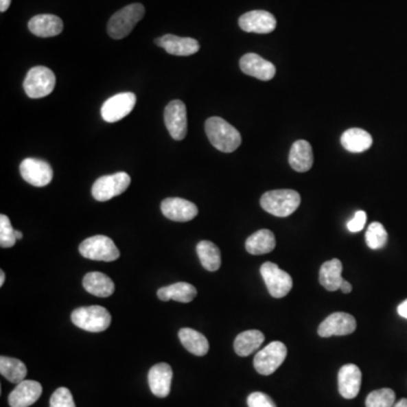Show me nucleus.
Instances as JSON below:
<instances>
[{
  "label": "nucleus",
  "instance_id": "f257e3e1",
  "mask_svg": "<svg viewBox=\"0 0 407 407\" xmlns=\"http://www.w3.org/2000/svg\"><path fill=\"white\" fill-rule=\"evenodd\" d=\"M205 130L211 144L223 153H232L235 151L242 141L237 129L220 117H211L207 119Z\"/></svg>",
  "mask_w": 407,
  "mask_h": 407
},
{
  "label": "nucleus",
  "instance_id": "cd10ccee",
  "mask_svg": "<svg viewBox=\"0 0 407 407\" xmlns=\"http://www.w3.org/2000/svg\"><path fill=\"white\" fill-rule=\"evenodd\" d=\"M276 247L275 235L270 230H259L251 234L246 241V249L251 255H265L272 253Z\"/></svg>",
  "mask_w": 407,
  "mask_h": 407
},
{
  "label": "nucleus",
  "instance_id": "6ab92c4d",
  "mask_svg": "<svg viewBox=\"0 0 407 407\" xmlns=\"http://www.w3.org/2000/svg\"><path fill=\"white\" fill-rule=\"evenodd\" d=\"M362 373L356 364H345L338 372V391L347 399H353L359 395Z\"/></svg>",
  "mask_w": 407,
  "mask_h": 407
},
{
  "label": "nucleus",
  "instance_id": "58836bf2",
  "mask_svg": "<svg viewBox=\"0 0 407 407\" xmlns=\"http://www.w3.org/2000/svg\"><path fill=\"white\" fill-rule=\"evenodd\" d=\"M340 290H342L343 293L347 294V293H351V292H352V286H351V284H349L347 281L344 279L343 283H342V286H340Z\"/></svg>",
  "mask_w": 407,
  "mask_h": 407
},
{
  "label": "nucleus",
  "instance_id": "37998d69",
  "mask_svg": "<svg viewBox=\"0 0 407 407\" xmlns=\"http://www.w3.org/2000/svg\"><path fill=\"white\" fill-rule=\"evenodd\" d=\"M15 237H16L17 240H21V239H23L22 232L17 231V230H15Z\"/></svg>",
  "mask_w": 407,
  "mask_h": 407
},
{
  "label": "nucleus",
  "instance_id": "7ed1b4c3",
  "mask_svg": "<svg viewBox=\"0 0 407 407\" xmlns=\"http://www.w3.org/2000/svg\"><path fill=\"white\" fill-rule=\"evenodd\" d=\"M144 15L145 8L141 3H132L124 7L110 19L106 27L108 34L113 39H124L132 33L136 24L141 21Z\"/></svg>",
  "mask_w": 407,
  "mask_h": 407
},
{
  "label": "nucleus",
  "instance_id": "a878e982",
  "mask_svg": "<svg viewBox=\"0 0 407 407\" xmlns=\"http://www.w3.org/2000/svg\"><path fill=\"white\" fill-rule=\"evenodd\" d=\"M340 144L351 153H362L371 148L372 137L363 129H347L340 137Z\"/></svg>",
  "mask_w": 407,
  "mask_h": 407
},
{
  "label": "nucleus",
  "instance_id": "4c0bfd02",
  "mask_svg": "<svg viewBox=\"0 0 407 407\" xmlns=\"http://www.w3.org/2000/svg\"><path fill=\"white\" fill-rule=\"evenodd\" d=\"M397 312L401 317L407 319V299L404 302H402L401 305H398Z\"/></svg>",
  "mask_w": 407,
  "mask_h": 407
},
{
  "label": "nucleus",
  "instance_id": "0eeeda50",
  "mask_svg": "<svg viewBox=\"0 0 407 407\" xmlns=\"http://www.w3.org/2000/svg\"><path fill=\"white\" fill-rule=\"evenodd\" d=\"M288 356V349L282 342H272L257 353L253 366L260 375H270L282 366Z\"/></svg>",
  "mask_w": 407,
  "mask_h": 407
},
{
  "label": "nucleus",
  "instance_id": "bb28decb",
  "mask_svg": "<svg viewBox=\"0 0 407 407\" xmlns=\"http://www.w3.org/2000/svg\"><path fill=\"white\" fill-rule=\"evenodd\" d=\"M178 335L183 347L194 356H204L209 352V340L197 330L191 328H181Z\"/></svg>",
  "mask_w": 407,
  "mask_h": 407
},
{
  "label": "nucleus",
  "instance_id": "72a5a7b5",
  "mask_svg": "<svg viewBox=\"0 0 407 407\" xmlns=\"http://www.w3.org/2000/svg\"><path fill=\"white\" fill-rule=\"evenodd\" d=\"M16 240L15 230L10 224V218L6 215H0V247H14Z\"/></svg>",
  "mask_w": 407,
  "mask_h": 407
},
{
  "label": "nucleus",
  "instance_id": "6e6552de",
  "mask_svg": "<svg viewBox=\"0 0 407 407\" xmlns=\"http://www.w3.org/2000/svg\"><path fill=\"white\" fill-rule=\"evenodd\" d=\"M132 179L126 172L103 176L94 183L92 187V195L99 202H108L113 197L125 193Z\"/></svg>",
  "mask_w": 407,
  "mask_h": 407
},
{
  "label": "nucleus",
  "instance_id": "79ce46f5",
  "mask_svg": "<svg viewBox=\"0 0 407 407\" xmlns=\"http://www.w3.org/2000/svg\"><path fill=\"white\" fill-rule=\"evenodd\" d=\"M5 279H6L5 272H3V270H0V286H3V283H5Z\"/></svg>",
  "mask_w": 407,
  "mask_h": 407
},
{
  "label": "nucleus",
  "instance_id": "7c9ffc66",
  "mask_svg": "<svg viewBox=\"0 0 407 407\" xmlns=\"http://www.w3.org/2000/svg\"><path fill=\"white\" fill-rule=\"evenodd\" d=\"M0 373L8 382L19 385L25 379L26 375H27V369L20 360L3 356L0 358Z\"/></svg>",
  "mask_w": 407,
  "mask_h": 407
},
{
  "label": "nucleus",
  "instance_id": "f8f14e48",
  "mask_svg": "<svg viewBox=\"0 0 407 407\" xmlns=\"http://www.w3.org/2000/svg\"><path fill=\"white\" fill-rule=\"evenodd\" d=\"M164 122L176 141H183L187 135V109L185 103L174 100L167 104L164 111Z\"/></svg>",
  "mask_w": 407,
  "mask_h": 407
},
{
  "label": "nucleus",
  "instance_id": "c756f323",
  "mask_svg": "<svg viewBox=\"0 0 407 407\" xmlns=\"http://www.w3.org/2000/svg\"><path fill=\"white\" fill-rule=\"evenodd\" d=\"M197 255L202 267L209 272H216L221 267V251L211 241H200L197 244Z\"/></svg>",
  "mask_w": 407,
  "mask_h": 407
},
{
  "label": "nucleus",
  "instance_id": "473e14b6",
  "mask_svg": "<svg viewBox=\"0 0 407 407\" xmlns=\"http://www.w3.org/2000/svg\"><path fill=\"white\" fill-rule=\"evenodd\" d=\"M396 395L391 388H382L373 391L368 395L367 407H393L395 405Z\"/></svg>",
  "mask_w": 407,
  "mask_h": 407
},
{
  "label": "nucleus",
  "instance_id": "2f4dec72",
  "mask_svg": "<svg viewBox=\"0 0 407 407\" xmlns=\"http://www.w3.org/2000/svg\"><path fill=\"white\" fill-rule=\"evenodd\" d=\"M367 244L369 248L373 251L382 249L385 247L388 241V233L384 225L379 222H373L369 225L368 231L366 233Z\"/></svg>",
  "mask_w": 407,
  "mask_h": 407
},
{
  "label": "nucleus",
  "instance_id": "4be33fe9",
  "mask_svg": "<svg viewBox=\"0 0 407 407\" xmlns=\"http://www.w3.org/2000/svg\"><path fill=\"white\" fill-rule=\"evenodd\" d=\"M289 163L296 172H308L314 165V152L307 141H296L292 145Z\"/></svg>",
  "mask_w": 407,
  "mask_h": 407
},
{
  "label": "nucleus",
  "instance_id": "f3484780",
  "mask_svg": "<svg viewBox=\"0 0 407 407\" xmlns=\"http://www.w3.org/2000/svg\"><path fill=\"white\" fill-rule=\"evenodd\" d=\"M174 371L167 363H157L148 372V385L156 397L169 396L171 391Z\"/></svg>",
  "mask_w": 407,
  "mask_h": 407
},
{
  "label": "nucleus",
  "instance_id": "e433bc0d",
  "mask_svg": "<svg viewBox=\"0 0 407 407\" xmlns=\"http://www.w3.org/2000/svg\"><path fill=\"white\" fill-rule=\"evenodd\" d=\"M366 222L367 213L363 212V211H359V212L356 213L354 218L347 223V229H349V231L356 233V232H360L364 228Z\"/></svg>",
  "mask_w": 407,
  "mask_h": 407
},
{
  "label": "nucleus",
  "instance_id": "f03ea898",
  "mask_svg": "<svg viewBox=\"0 0 407 407\" xmlns=\"http://www.w3.org/2000/svg\"><path fill=\"white\" fill-rule=\"evenodd\" d=\"M300 204V194L292 189L272 190L264 194L260 198L264 211L277 218H286L293 214Z\"/></svg>",
  "mask_w": 407,
  "mask_h": 407
},
{
  "label": "nucleus",
  "instance_id": "1a4fd4ad",
  "mask_svg": "<svg viewBox=\"0 0 407 407\" xmlns=\"http://www.w3.org/2000/svg\"><path fill=\"white\" fill-rule=\"evenodd\" d=\"M260 274L263 276L264 282L272 298H284L289 294L293 286V281L289 272L281 270L276 264L267 261L260 267Z\"/></svg>",
  "mask_w": 407,
  "mask_h": 407
},
{
  "label": "nucleus",
  "instance_id": "c9c22d12",
  "mask_svg": "<svg viewBox=\"0 0 407 407\" xmlns=\"http://www.w3.org/2000/svg\"><path fill=\"white\" fill-rule=\"evenodd\" d=\"M247 403L249 407H277L268 395L260 393V391H256V393L249 395Z\"/></svg>",
  "mask_w": 407,
  "mask_h": 407
},
{
  "label": "nucleus",
  "instance_id": "c85d7f7f",
  "mask_svg": "<svg viewBox=\"0 0 407 407\" xmlns=\"http://www.w3.org/2000/svg\"><path fill=\"white\" fill-rule=\"evenodd\" d=\"M265 340V335L260 330H247L239 334L234 340V351L239 356H251L261 347Z\"/></svg>",
  "mask_w": 407,
  "mask_h": 407
},
{
  "label": "nucleus",
  "instance_id": "5701e85b",
  "mask_svg": "<svg viewBox=\"0 0 407 407\" xmlns=\"http://www.w3.org/2000/svg\"><path fill=\"white\" fill-rule=\"evenodd\" d=\"M84 289L99 298H108L115 292V283L109 276L100 272H91L84 276Z\"/></svg>",
  "mask_w": 407,
  "mask_h": 407
},
{
  "label": "nucleus",
  "instance_id": "dca6fc26",
  "mask_svg": "<svg viewBox=\"0 0 407 407\" xmlns=\"http://www.w3.org/2000/svg\"><path fill=\"white\" fill-rule=\"evenodd\" d=\"M240 68L244 74L260 80H270L276 74L275 66L257 54H246L240 59Z\"/></svg>",
  "mask_w": 407,
  "mask_h": 407
},
{
  "label": "nucleus",
  "instance_id": "4468645a",
  "mask_svg": "<svg viewBox=\"0 0 407 407\" xmlns=\"http://www.w3.org/2000/svg\"><path fill=\"white\" fill-rule=\"evenodd\" d=\"M277 22L272 14L266 10H251L239 19V26L244 32L268 34L276 29Z\"/></svg>",
  "mask_w": 407,
  "mask_h": 407
},
{
  "label": "nucleus",
  "instance_id": "2eb2a0df",
  "mask_svg": "<svg viewBox=\"0 0 407 407\" xmlns=\"http://www.w3.org/2000/svg\"><path fill=\"white\" fill-rule=\"evenodd\" d=\"M161 211L165 218L174 222L191 221L198 214L194 202L183 198H165L161 202Z\"/></svg>",
  "mask_w": 407,
  "mask_h": 407
},
{
  "label": "nucleus",
  "instance_id": "423d86ee",
  "mask_svg": "<svg viewBox=\"0 0 407 407\" xmlns=\"http://www.w3.org/2000/svg\"><path fill=\"white\" fill-rule=\"evenodd\" d=\"M80 253L87 259L97 261H115L120 257L115 242L106 235L87 237L80 244Z\"/></svg>",
  "mask_w": 407,
  "mask_h": 407
},
{
  "label": "nucleus",
  "instance_id": "aec40b11",
  "mask_svg": "<svg viewBox=\"0 0 407 407\" xmlns=\"http://www.w3.org/2000/svg\"><path fill=\"white\" fill-rule=\"evenodd\" d=\"M155 43L172 56L187 57V56L195 55L199 50V43L197 40L193 38H180L174 34L161 36L155 40Z\"/></svg>",
  "mask_w": 407,
  "mask_h": 407
},
{
  "label": "nucleus",
  "instance_id": "39448f33",
  "mask_svg": "<svg viewBox=\"0 0 407 407\" xmlns=\"http://www.w3.org/2000/svg\"><path fill=\"white\" fill-rule=\"evenodd\" d=\"M23 85L27 97L41 99L52 93L56 86V76L51 69L36 66L30 69Z\"/></svg>",
  "mask_w": 407,
  "mask_h": 407
},
{
  "label": "nucleus",
  "instance_id": "ddd939ff",
  "mask_svg": "<svg viewBox=\"0 0 407 407\" xmlns=\"http://www.w3.org/2000/svg\"><path fill=\"white\" fill-rule=\"evenodd\" d=\"M356 329V321L352 314L335 312L319 325L318 335L321 337L345 336Z\"/></svg>",
  "mask_w": 407,
  "mask_h": 407
},
{
  "label": "nucleus",
  "instance_id": "9b49d317",
  "mask_svg": "<svg viewBox=\"0 0 407 407\" xmlns=\"http://www.w3.org/2000/svg\"><path fill=\"white\" fill-rule=\"evenodd\" d=\"M21 176L34 187H45L51 183L54 171L50 164L39 159H25L20 167Z\"/></svg>",
  "mask_w": 407,
  "mask_h": 407
},
{
  "label": "nucleus",
  "instance_id": "a19ab883",
  "mask_svg": "<svg viewBox=\"0 0 407 407\" xmlns=\"http://www.w3.org/2000/svg\"><path fill=\"white\" fill-rule=\"evenodd\" d=\"M393 407H407V398H403V399L397 402Z\"/></svg>",
  "mask_w": 407,
  "mask_h": 407
},
{
  "label": "nucleus",
  "instance_id": "b1692460",
  "mask_svg": "<svg viewBox=\"0 0 407 407\" xmlns=\"http://www.w3.org/2000/svg\"><path fill=\"white\" fill-rule=\"evenodd\" d=\"M196 295H197V290L195 286L186 282L174 283L171 286L161 288L157 291V296L161 301L174 300L183 303H188L193 301Z\"/></svg>",
  "mask_w": 407,
  "mask_h": 407
},
{
  "label": "nucleus",
  "instance_id": "412c9836",
  "mask_svg": "<svg viewBox=\"0 0 407 407\" xmlns=\"http://www.w3.org/2000/svg\"><path fill=\"white\" fill-rule=\"evenodd\" d=\"M29 30L39 38H52L62 32L64 23L52 14H41L30 20Z\"/></svg>",
  "mask_w": 407,
  "mask_h": 407
},
{
  "label": "nucleus",
  "instance_id": "393cba45",
  "mask_svg": "<svg viewBox=\"0 0 407 407\" xmlns=\"http://www.w3.org/2000/svg\"><path fill=\"white\" fill-rule=\"evenodd\" d=\"M342 270H343V265L340 259L328 260L321 267L319 283L327 291L335 292L340 290L344 281L342 277Z\"/></svg>",
  "mask_w": 407,
  "mask_h": 407
},
{
  "label": "nucleus",
  "instance_id": "f704fd0d",
  "mask_svg": "<svg viewBox=\"0 0 407 407\" xmlns=\"http://www.w3.org/2000/svg\"><path fill=\"white\" fill-rule=\"evenodd\" d=\"M50 407H76L71 391L68 388H58L50 398Z\"/></svg>",
  "mask_w": 407,
  "mask_h": 407
},
{
  "label": "nucleus",
  "instance_id": "a211bd4d",
  "mask_svg": "<svg viewBox=\"0 0 407 407\" xmlns=\"http://www.w3.org/2000/svg\"><path fill=\"white\" fill-rule=\"evenodd\" d=\"M42 395V386L34 380H23L15 387L8 397L10 407H30L34 404Z\"/></svg>",
  "mask_w": 407,
  "mask_h": 407
},
{
  "label": "nucleus",
  "instance_id": "ea45409f",
  "mask_svg": "<svg viewBox=\"0 0 407 407\" xmlns=\"http://www.w3.org/2000/svg\"><path fill=\"white\" fill-rule=\"evenodd\" d=\"M12 0H0V12L5 13L10 8Z\"/></svg>",
  "mask_w": 407,
  "mask_h": 407
},
{
  "label": "nucleus",
  "instance_id": "20e7f679",
  "mask_svg": "<svg viewBox=\"0 0 407 407\" xmlns=\"http://www.w3.org/2000/svg\"><path fill=\"white\" fill-rule=\"evenodd\" d=\"M71 318L75 326L90 333L104 332L111 324V314L109 311L100 305L75 309L71 312Z\"/></svg>",
  "mask_w": 407,
  "mask_h": 407
},
{
  "label": "nucleus",
  "instance_id": "9d476101",
  "mask_svg": "<svg viewBox=\"0 0 407 407\" xmlns=\"http://www.w3.org/2000/svg\"><path fill=\"white\" fill-rule=\"evenodd\" d=\"M135 104L136 95L132 92L116 94L103 103L101 109L103 120L106 122L119 121L132 113Z\"/></svg>",
  "mask_w": 407,
  "mask_h": 407
}]
</instances>
